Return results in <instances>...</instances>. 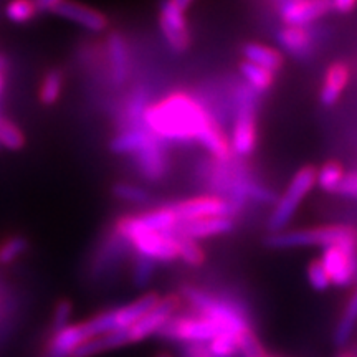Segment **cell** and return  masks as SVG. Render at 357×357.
Wrapping results in <instances>:
<instances>
[{"mask_svg":"<svg viewBox=\"0 0 357 357\" xmlns=\"http://www.w3.org/2000/svg\"><path fill=\"white\" fill-rule=\"evenodd\" d=\"M25 146V134L15 123L0 118V147L8 151H20Z\"/></svg>","mask_w":357,"mask_h":357,"instance_id":"4dcf8cb0","label":"cell"},{"mask_svg":"<svg viewBox=\"0 0 357 357\" xmlns=\"http://www.w3.org/2000/svg\"><path fill=\"white\" fill-rule=\"evenodd\" d=\"M124 240L136 250L137 255L154 261H172L178 258L176 236L171 231H134L124 236Z\"/></svg>","mask_w":357,"mask_h":357,"instance_id":"9c48e42d","label":"cell"},{"mask_svg":"<svg viewBox=\"0 0 357 357\" xmlns=\"http://www.w3.org/2000/svg\"><path fill=\"white\" fill-rule=\"evenodd\" d=\"M154 270H155L154 260H151V258L147 257L137 255L136 265H134V271H132L134 284H136L137 288H144L151 281V278H153Z\"/></svg>","mask_w":357,"mask_h":357,"instance_id":"d590c367","label":"cell"},{"mask_svg":"<svg viewBox=\"0 0 357 357\" xmlns=\"http://www.w3.org/2000/svg\"><path fill=\"white\" fill-rule=\"evenodd\" d=\"M321 263L328 271L331 283L347 287L357 278V245L326 247Z\"/></svg>","mask_w":357,"mask_h":357,"instance_id":"8fae6325","label":"cell"},{"mask_svg":"<svg viewBox=\"0 0 357 357\" xmlns=\"http://www.w3.org/2000/svg\"><path fill=\"white\" fill-rule=\"evenodd\" d=\"M113 195L116 199L128 204H146L149 200V192L144 187L129 184V182H118V184H114Z\"/></svg>","mask_w":357,"mask_h":357,"instance_id":"d6a6232c","label":"cell"},{"mask_svg":"<svg viewBox=\"0 0 357 357\" xmlns=\"http://www.w3.org/2000/svg\"><path fill=\"white\" fill-rule=\"evenodd\" d=\"M351 79V70L344 61H336L329 65L324 73V82L319 91V101L326 108H331L341 98Z\"/></svg>","mask_w":357,"mask_h":357,"instance_id":"d6986e66","label":"cell"},{"mask_svg":"<svg viewBox=\"0 0 357 357\" xmlns=\"http://www.w3.org/2000/svg\"><path fill=\"white\" fill-rule=\"evenodd\" d=\"M187 357H213L208 351V347L202 344H189L187 347Z\"/></svg>","mask_w":357,"mask_h":357,"instance_id":"7bdbcfd3","label":"cell"},{"mask_svg":"<svg viewBox=\"0 0 357 357\" xmlns=\"http://www.w3.org/2000/svg\"><path fill=\"white\" fill-rule=\"evenodd\" d=\"M160 298L155 293L146 294V296L139 298L131 305L116 307V310H109L98 314L96 318L86 321L88 331L93 336H100V334L113 333V331H124L129 329L131 326L139 321L147 311L153 310L158 305Z\"/></svg>","mask_w":357,"mask_h":357,"instance_id":"8992f818","label":"cell"},{"mask_svg":"<svg viewBox=\"0 0 357 357\" xmlns=\"http://www.w3.org/2000/svg\"><path fill=\"white\" fill-rule=\"evenodd\" d=\"M53 13L91 33H102L109 29V19L106 13L75 0H65Z\"/></svg>","mask_w":357,"mask_h":357,"instance_id":"9a60e30c","label":"cell"},{"mask_svg":"<svg viewBox=\"0 0 357 357\" xmlns=\"http://www.w3.org/2000/svg\"><path fill=\"white\" fill-rule=\"evenodd\" d=\"M238 351L243 357H265L261 344L250 329L238 336Z\"/></svg>","mask_w":357,"mask_h":357,"instance_id":"74e56055","label":"cell"},{"mask_svg":"<svg viewBox=\"0 0 357 357\" xmlns=\"http://www.w3.org/2000/svg\"><path fill=\"white\" fill-rule=\"evenodd\" d=\"M106 71L108 82L114 88H121L129 82L132 70L131 47L121 32H111L105 43Z\"/></svg>","mask_w":357,"mask_h":357,"instance_id":"30bf717a","label":"cell"},{"mask_svg":"<svg viewBox=\"0 0 357 357\" xmlns=\"http://www.w3.org/2000/svg\"><path fill=\"white\" fill-rule=\"evenodd\" d=\"M158 357H171V356H169V354H159Z\"/></svg>","mask_w":357,"mask_h":357,"instance_id":"7dc6e473","label":"cell"},{"mask_svg":"<svg viewBox=\"0 0 357 357\" xmlns=\"http://www.w3.org/2000/svg\"><path fill=\"white\" fill-rule=\"evenodd\" d=\"M134 155V166L141 177L149 182H158L166 177L169 172V155H167V142L159 139L151 132L139 151Z\"/></svg>","mask_w":357,"mask_h":357,"instance_id":"4fadbf2b","label":"cell"},{"mask_svg":"<svg viewBox=\"0 0 357 357\" xmlns=\"http://www.w3.org/2000/svg\"><path fill=\"white\" fill-rule=\"evenodd\" d=\"M178 223L200 220V218L211 217H230L236 211L229 199L218 197V195H204V197L187 199L182 202L171 204Z\"/></svg>","mask_w":357,"mask_h":357,"instance_id":"7c38bea8","label":"cell"},{"mask_svg":"<svg viewBox=\"0 0 357 357\" xmlns=\"http://www.w3.org/2000/svg\"><path fill=\"white\" fill-rule=\"evenodd\" d=\"M172 2L174 3H176V6L177 7H181L182 8V10H187V8H189L190 7V3L192 2H194V0H172Z\"/></svg>","mask_w":357,"mask_h":357,"instance_id":"ee69618b","label":"cell"},{"mask_svg":"<svg viewBox=\"0 0 357 357\" xmlns=\"http://www.w3.org/2000/svg\"><path fill=\"white\" fill-rule=\"evenodd\" d=\"M357 323V289L351 296L349 303H347L344 314H342L341 321H339L336 333H334V341L337 346H344L349 341L354 326Z\"/></svg>","mask_w":357,"mask_h":357,"instance_id":"83f0119b","label":"cell"},{"mask_svg":"<svg viewBox=\"0 0 357 357\" xmlns=\"http://www.w3.org/2000/svg\"><path fill=\"white\" fill-rule=\"evenodd\" d=\"M346 172L342 169L341 164L337 162H326L323 167L318 171V177H316V182L321 189L326 192H331V194H336L339 185H341L342 178H344Z\"/></svg>","mask_w":357,"mask_h":357,"instance_id":"f546056e","label":"cell"},{"mask_svg":"<svg viewBox=\"0 0 357 357\" xmlns=\"http://www.w3.org/2000/svg\"><path fill=\"white\" fill-rule=\"evenodd\" d=\"M159 333L169 339H176V341L204 344L218 336L222 329L213 321L204 318V316H195V318H171Z\"/></svg>","mask_w":357,"mask_h":357,"instance_id":"52a82bcc","label":"cell"},{"mask_svg":"<svg viewBox=\"0 0 357 357\" xmlns=\"http://www.w3.org/2000/svg\"><path fill=\"white\" fill-rule=\"evenodd\" d=\"M176 242L178 258H182V260L189 263V265H200V263L204 261V252L195 240L185 238V236H176Z\"/></svg>","mask_w":357,"mask_h":357,"instance_id":"e575fe53","label":"cell"},{"mask_svg":"<svg viewBox=\"0 0 357 357\" xmlns=\"http://www.w3.org/2000/svg\"><path fill=\"white\" fill-rule=\"evenodd\" d=\"M126 247H129L126 240H124L121 235L113 231V234L109 235V238H106L105 242L101 243V247L98 248L96 257L91 265V275H95L96 278H101L111 266H114L116 263L121 260Z\"/></svg>","mask_w":357,"mask_h":357,"instance_id":"7402d4cb","label":"cell"},{"mask_svg":"<svg viewBox=\"0 0 357 357\" xmlns=\"http://www.w3.org/2000/svg\"><path fill=\"white\" fill-rule=\"evenodd\" d=\"M213 121L207 106L185 91L169 93L151 102L144 114V126L164 142H199Z\"/></svg>","mask_w":357,"mask_h":357,"instance_id":"6da1fadb","label":"cell"},{"mask_svg":"<svg viewBox=\"0 0 357 357\" xmlns=\"http://www.w3.org/2000/svg\"><path fill=\"white\" fill-rule=\"evenodd\" d=\"M35 0H8L6 6V17L12 24L24 25L32 22L38 15Z\"/></svg>","mask_w":357,"mask_h":357,"instance_id":"f1b7e54d","label":"cell"},{"mask_svg":"<svg viewBox=\"0 0 357 357\" xmlns=\"http://www.w3.org/2000/svg\"><path fill=\"white\" fill-rule=\"evenodd\" d=\"M307 278H310L311 287L318 289V291H324V289L331 284V278H329L328 271H326V268L323 266L321 260L311 263L310 268H307Z\"/></svg>","mask_w":357,"mask_h":357,"instance_id":"8d00e7d4","label":"cell"},{"mask_svg":"<svg viewBox=\"0 0 357 357\" xmlns=\"http://www.w3.org/2000/svg\"><path fill=\"white\" fill-rule=\"evenodd\" d=\"M63 2L65 0H35V6L40 13H53Z\"/></svg>","mask_w":357,"mask_h":357,"instance_id":"60d3db41","label":"cell"},{"mask_svg":"<svg viewBox=\"0 0 357 357\" xmlns=\"http://www.w3.org/2000/svg\"><path fill=\"white\" fill-rule=\"evenodd\" d=\"M337 194L344 195V197L357 199V172L346 174L344 178H342L341 185H339Z\"/></svg>","mask_w":357,"mask_h":357,"instance_id":"ab89813d","label":"cell"},{"mask_svg":"<svg viewBox=\"0 0 357 357\" xmlns=\"http://www.w3.org/2000/svg\"><path fill=\"white\" fill-rule=\"evenodd\" d=\"M333 10L337 13H351L357 7V0H331Z\"/></svg>","mask_w":357,"mask_h":357,"instance_id":"b9f144b4","label":"cell"},{"mask_svg":"<svg viewBox=\"0 0 357 357\" xmlns=\"http://www.w3.org/2000/svg\"><path fill=\"white\" fill-rule=\"evenodd\" d=\"M208 351L213 357H234L238 351V337L229 333H220L208 342Z\"/></svg>","mask_w":357,"mask_h":357,"instance_id":"836d02e7","label":"cell"},{"mask_svg":"<svg viewBox=\"0 0 357 357\" xmlns=\"http://www.w3.org/2000/svg\"><path fill=\"white\" fill-rule=\"evenodd\" d=\"M284 25L307 26L333 10L331 0H276Z\"/></svg>","mask_w":357,"mask_h":357,"instance_id":"5bb4252c","label":"cell"},{"mask_svg":"<svg viewBox=\"0 0 357 357\" xmlns=\"http://www.w3.org/2000/svg\"><path fill=\"white\" fill-rule=\"evenodd\" d=\"M159 29L172 52L184 53L190 47V32L185 13L172 0H162L159 6Z\"/></svg>","mask_w":357,"mask_h":357,"instance_id":"ba28073f","label":"cell"},{"mask_svg":"<svg viewBox=\"0 0 357 357\" xmlns=\"http://www.w3.org/2000/svg\"><path fill=\"white\" fill-rule=\"evenodd\" d=\"M265 357H266V356H265Z\"/></svg>","mask_w":357,"mask_h":357,"instance_id":"681fc988","label":"cell"},{"mask_svg":"<svg viewBox=\"0 0 357 357\" xmlns=\"http://www.w3.org/2000/svg\"><path fill=\"white\" fill-rule=\"evenodd\" d=\"M276 40L284 52L296 58H305L314 45V38H312V33L307 30V26L298 25L281 26L276 33Z\"/></svg>","mask_w":357,"mask_h":357,"instance_id":"44dd1931","label":"cell"},{"mask_svg":"<svg viewBox=\"0 0 357 357\" xmlns=\"http://www.w3.org/2000/svg\"><path fill=\"white\" fill-rule=\"evenodd\" d=\"M151 131L146 126L121 129L116 132V136L109 141V149L114 154L132 155L141 149L142 144L149 139Z\"/></svg>","mask_w":357,"mask_h":357,"instance_id":"d4e9b609","label":"cell"},{"mask_svg":"<svg viewBox=\"0 0 357 357\" xmlns=\"http://www.w3.org/2000/svg\"><path fill=\"white\" fill-rule=\"evenodd\" d=\"M273 248H293V247H333V245H357V230L346 225H329L321 229L278 231L266 240Z\"/></svg>","mask_w":357,"mask_h":357,"instance_id":"3957f363","label":"cell"},{"mask_svg":"<svg viewBox=\"0 0 357 357\" xmlns=\"http://www.w3.org/2000/svg\"><path fill=\"white\" fill-rule=\"evenodd\" d=\"M339 357H354L352 354H342V356H339Z\"/></svg>","mask_w":357,"mask_h":357,"instance_id":"bcb514c9","label":"cell"},{"mask_svg":"<svg viewBox=\"0 0 357 357\" xmlns=\"http://www.w3.org/2000/svg\"><path fill=\"white\" fill-rule=\"evenodd\" d=\"M6 70H7V61H6V58L0 55V73H3Z\"/></svg>","mask_w":357,"mask_h":357,"instance_id":"f6af8a7d","label":"cell"},{"mask_svg":"<svg viewBox=\"0 0 357 357\" xmlns=\"http://www.w3.org/2000/svg\"><path fill=\"white\" fill-rule=\"evenodd\" d=\"M231 229H234V220H231V217H211L200 218V220L178 223L171 234L176 236H185V238H192L197 242L199 238L229 234Z\"/></svg>","mask_w":357,"mask_h":357,"instance_id":"ac0fdd59","label":"cell"},{"mask_svg":"<svg viewBox=\"0 0 357 357\" xmlns=\"http://www.w3.org/2000/svg\"><path fill=\"white\" fill-rule=\"evenodd\" d=\"M242 53L245 60L250 63L261 66L271 73H278L283 66V55L280 50H276L273 47H268V45L257 43V42H248L243 45Z\"/></svg>","mask_w":357,"mask_h":357,"instance_id":"cb8c5ba5","label":"cell"},{"mask_svg":"<svg viewBox=\"0 0 357 357\" xmlns=\"http://www.w3.org/2000/svg\"><path fill=\"white\" fill-rule=\"evenodd\" d=\"M184 296L200 312V316L213 321L222 329V333L234 334L238 337L240 334L250 329L245 312L235 303L220 300V298L212 296L202 289L190 287L184 288Z\"/></svg>","mask_w":357,"mask_h":357,"instance_id":"7a4b0ae2","label":"cell"},{"mask_svg":"<svg viewBox=\"0 0 357 357\" xmlns=\"http://www.w3.org/2000/svg\"><path fill=\"white\" fill-rule=\"evenodd\" d=\"M129 342H131V339H129L128 329L100 334V336L88 337L86 341H83L77 349L71 352L70 357H93L101 354V352L118 349V347L126 346Z\"/></svg>","mask_w":357,"mask_h":357,"instance_id":"603a6c76","label":"cell"},{"mask_svg":"<svg viewBox=\"0 0 357 357\" xmlns=\"http://www.w3.org/2000/svg\"><path fill=\"white\" fill-rule=\"evenodd\" d=\"M177 307V300L172 296L159 300L153 310H149L139 321H136L131 328L128 329L131 342H139L142 339L149 337L151 334L159 333L162 326L172 318V312Z\"/></svg>","mask_w":357,"mask_h":357,"instance_id":"2e32d148","label":"cell"},{"mask_svg":"<svg viewBox=\"0 0 357 357\" xmlns=\"http://www.w3.org/2000/svg\"><path fill=\"white\" fill-rule=\"evenodd\" d=\"M240 75H242L248 86L255 93H265L275 83V73H271V71L261 68L258 65L250 63L247 60H243L240 63Z\"/></svg>","mask_w":357,"mask_h":357,"instance_id":"4316f807","label":"cell"},{"mask_svg":"<svg viewBox=\"0 0 357 357\" xmlns=\"http://www.w3.org/2000/svg\"><path fill=\"white\" fill-rule=\"evenodd\" d=\"M316 177H318V171L312 166H305L300 171L294 174V177L289 182L288 189L281 195L278 202H276L273 212H271L270 220H268V227L278 234L288 225L296 213L298 207L303 202V199L310 194V190L316 184Z\"/></svg>","mask_w":357,"mask_h":357,"instance_id":"277c9868","label":"cell"},{"mask_svg":"<svg viewBox=\"0 0 357 357\" xmlns=\"http://www.w3.org/2000/svg\"><path fill=\"white\" fill-rule=\"evenodd\" d=\"M149 105V89L146 84L134 86L129 95L124 98L121 111H119V131L144 126V114Z\"/></svg>","mask_w":357,"mask_h":357,"instance_id":"e0dca14e","label":"cell"},{"mask_svg":"<svg viewBox=\"0 0 357 357\" xmlns=\"http://www.w3.org/2000/svg\"><path fill=\"white\" fill-rule=\"evenodd\" d=\"M29 250V242L25 236L13 235L6 242L0 243V265H10Z\"/></svg>","mask_w":357,"mask_h":357,"instance_id":"1f68e13d","label":"cell"},{"mask_svg":"<svg viewBox=\"0 0 357 357\" xmlns=\"http://www.w3.org/2000/svg\"><path fill=\"white\" fill-rule=\"evenodd\" d=\"M242 93L238 96V106L231 126L230 149L231 154L240 158H248L255 151L258 141V129L255 118V102H253V89L242 86Z\"/></svg>","mask_w":357,"mask_h":357,"instance_id":"5b68a950","label":"cell"},{"mask_svg":"<svg viewBox=\"0 0 357 357\" xmlns=\"http://www.w3.org/2000/svg\"><path fill=\"white\" fill-rule=\"evenodd\" d=\"M65 86V77L60 70H50L43 75L38 88V100L43 106H52L60 100Z\"/></svg>","mask_w":357,"mask_h":357,"instance_id":"484cf974","label":"cell"},{"mask_svg":"<svg viewBox=\"0 0 357 357\" xmlns=\"http://www.w3.org/2000/svg\"><path fill=\"white\" fill-rule=\"evenodd\" d=\"M88 337H91V334L88 331L86 323L68 324L60 331L53 333L47 356L70 357L71 352L77 349L83 341H86Z\"/></svg>","mask_w":357,"mask_h":357,"instance_id":"ffe728a7","label":"cell"},{"mask_svg":"<svg viewBox=\"0 0 357 357\" xmlns=\"http://www.w3.org/2000/svg\"><path fill=\"white\" fill-rule=\"evenodd\" d=\"M47 357H53V356H47Z\"/></svg>","mask_w":357,"mask_h":357,"instance_id":"c3c4849f","label":"cell"},{"mask_svg":"<svg viewBox=\"0 0 357 357\" xmlns=\"http://www.w3.org/2000/svg\"><path fill=\"white\" fill-rule=\"evenodd\" d=\"M71 312H73V306H71L70 301H60L53 311V323H52V333L60 331V329L66 328L70 324V318H71Z\"/></svg>","mask_w":357,"mask_h":357,"instance_id":"f35d334b","label":"cell"}]
</instances>
